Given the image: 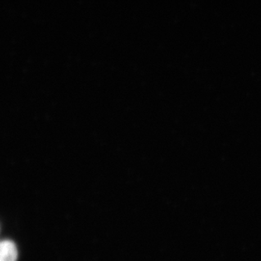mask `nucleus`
I'll return each instance as SVG.
<instances>
[{
  "label": "nucleus",
  "mask_w": 261,
  "mask_h": 261,
  "mask_svg": "<svg viewBox=\"0 0 261 261\" xmlns=\"http://www.w3.org/2000/svg\"><path fill=\"white\" fill-rule=\"evenodd\" d=\"M17 255V249L13 242L4 240L1 243V259L0 261H16Z\"/></svg>",
  "instance_id": "nucleus-1"
}]
</instances>
